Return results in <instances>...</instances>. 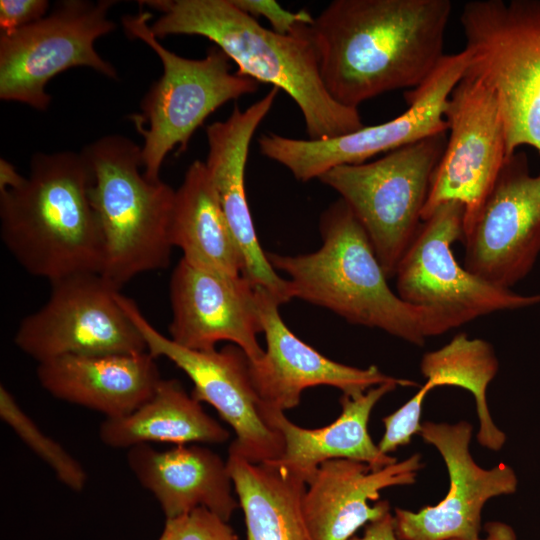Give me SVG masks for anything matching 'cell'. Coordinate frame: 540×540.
Segmentation results:
<instances>
[{
    "label": "cell",
    "instance_id": "cell-30",
    "mask_svg": "<svg viewBox=\"0 0 540 540\" xmlns=\"http://www.w3.org/2000/svg\"><path fill=\"white\" fill-rule=\"evenodd\" d=\"M242 11L252 17H264L270 24L271 30L279 34H290L300 25H311L312 15L306 10L292 12L283 9L274 0H232Z\"/></svg>",
    "mask_w": 540,
    "mask_h": 540
},
{
    "label": "cell",
    "instance_id": "cell-8",
    "mask_svg": "<svg viewBox=\"0 0 540 540\" xmlns=\"http://www.w3.org/2000/svg\"><path fill=\"white\" fill-rule=\"evenodd\" d=\"M446 142V132L438 133L372 162L335 167L319 178L351 208L387 278L395 277L423 222L422 211Z\"/></svg>",
    "mask_w": 540,
    "mask_h": 540
},
{
    "label": "cell",
    "instance_id": "cell-25",
    "mask_svg": "<svg viewBox=\"0 0 540 540\" xmlns=\"http://www.w3.org/2000/svg\"><path fill=\"white\" fill-rule=\"evenodd\" d=\"M226 462L245 516L246 540H313L302 508L303 479L269 461L251 462L231 445Z\"/></svg>",
    "mask_w": 540,
    "mask_h": 540
},
{
    "label": "cell",
    "instance_id": "cell-22",
    "mask_svg": "<svg viewBox=\"0 0 540 540\" xmlns=\"http://www.w3.org/2000/svg\"><path fill=\"white\" fill-rule=\"evenodd\" d=\"M127 462L138 481L158 500L166 519L203 507L228 522L240 507L233 482L217 453L198 445L158 451L148 444L128 449Z\"/></svg>",
    "mask_w": 540,
    "mask_h": 540
},
{
    "label": "cell",
    "instance_id": "cell-18",
    "mask_svg": "<svg viewBox=\"0 0 540 540\" xmlns=\"http://www.w3.org/2000/svg\"><path fill=\"white\" fill-rule=\"evenodd\" d=\"M255 290L266 349L258 361L249 362V371L263 404L286 411L299 404L305 389L320 385L352 397L384 383L418 386L386 375L374 365L357 368L323 356L288 328L279 312L281 304L272 294L258 286Z\"/></svg>",
    "mask_w": 540,
    "mask_h": 540
},
{
    "label": "cell",
    "instance_id": "cell-9",
    "mask_svg": "<svg viewBox=\"0 0 540 540\" xmlns=\"http://www.w3.org/2000/svg\"><path fill=\"white\" fill-rule=\"evenodd\" d=\"M468 63L465 49L445 55L424 83L405 93L408 108L392 120L320 140L268 133L258 139L260 153L287 168L296 180L307 182L335 167L361 164L380 153L447 132L448 99Z\"/></svg>",
    "mask_w": 540,
    "mask_h": 540
},
{
    "label": "cell",
    "instance_id": "cell-16",
    "mask_svg": "<svg viewBox=\"0 0 540 540\" xmlns=\"http://www.w3.org/2000/svg\"><path fill=\"white\" fill-rule=\"evenodd\" d=\"M418 434L441 454L449 475V489L435 506L417 512L395 509L399 540H472L479 538L481 512L497 496L513 494L518 480L514 470L501 463L492 469L476 464L469 452L472 425L424 422Z\"/></svg>",
    "mask_w": 540,
    "mask_h": 540
},
{
    "label": "cell",
    "instance_id": "cell-29",
    "mask_svg": "<svg viewBox=\"0 0 540 540\" xmlns=\"http://www.w3.org/2000/svg\"><path fill=\"white\" fill-rule=\"evenodd\" d=\"M158 540H239L232 528L206 508L167 519Z\"/></svg>",
    "mask_w": 540,
    "mask_h": 540
},
{
    "label": "cell",
    "instance_id": "cell-3",
    "mask_svg": "<svg viewBox=\"0 0 540 540\" xmlns=\"http://www.w3.org/2000/svg\"><path fill=\"white\" fill-rule=\"evenodd\" d=\"M320 232L322 245L314 252L267 253L273 268L287 275L293 299L417 346L462 326L451 315L411 305L390 289L366 231L341 198L322 213Z\"/></svg>",
    "mask_w": 540,
    "mask_h": 540
},
{
    "label": "cell",
    "instance_id": "cell-14",
    "mask_svg": "<svg viewBox=\"0 0 540 540\" xmlns=\"http://www.w3.org/2000/svg\"><path fill=\"white\" fill-rule=\"evenodd\" d=\"M119 301L142 334L147 352L154 358L165 357L192 381L191 395L212 405L236 434L230 444L254 463L281 457L284 441L261 412L260 400L251 380L249 360L242 349L229 344L221 350L196 351L182 347L160 333L130 298L120 294Z\"/></svg>",
    "mask_w": 540,
    "mask_h": 540
},
{
    "label": "cell",
    "instance_id": "cell-10",
    "mask_svg": "<svg viewBox=\"0 0 540 540\" xmlns=\"http://www.w3.org/2000/svg\"><path fill=\"white\" fill-rule=\"evenodd\" d=\"M113 0H65L42 19L0 35V98L46 110V85L73 67H89L117 79L115 67L103 59L95 41L115 29L108 18Z\"/></svg>",
    "mask_w": 540,
    "mask_h": 540
},
{
    "label": "cell",
    "instance_id": "cell-5",
    "mask_svg": "<svg viewBox=\"0 0 540 540\" xmlns=\"http://www.w3.org/2000/svg\"><path fill=\"white\" fill-rule=\"evenodd\" d=\"M81 153L91 171L89 198L104 241L100 274L120 290L139 274L167 268L175 190L145 178L141 148L125 136L101 137Z\"/></svg>",
    "mask_w": 540,
    "mask_h": 540
},
{
    "label": "cell",
    "instance_id": "cell-28",
    "mask_svg": "<svg viewBox=\"0 0 540 540\" xmlns=\"http://www.w3.org/2000/svg\"><path fill=\"white\" fill-rule=\"evenodd\" d=\"M0 416L26 445L50 466L65 486L77 492L84 489L87 475L80 463L59 443L43 433L3 385L0 387Z\"/></svg>",
    "mask_w": 540,
    "mask_h": 540
},
{
    "label": "cell",
    "instance_id": "cell-34",
    "mask_svg": "<svg viewBox=\"0 0 540 540\" xmlns=\"http://www.w3.org/2000/svg\"><path fill=\"white\" fill-rule=\"evenodd\" d=\"M22 177L10 162L0 159V190L14 187Z\"/></svg>",
    "mask_w": 540,
    "mask_h": 540
},
{
    "label": "cell",
    "instance_id": "cell-33",
    "mask_svg": "<svg viewBox=\"0 0 540 540\" xmlns=\"http://www.w3.org/2000/svg\"><path fill=\"white\" fill-rule=\"evenodd\" d=\"M486 537L472 540H518L514 529L503 522L493 521L485 525ZM463 540V539H452Z\"/></svg>",
    "mask_w": 540,
    "mask_h": 540
},
{
    "label": "cell",
    "instance_id": "cell-7",
    "mask_svg": "<svg viewBox=\"0 0 540 540\" xmlns=\"http://www.w3.org/2000/svg\"><path fill=\"white\" fill-rule=\"evenodd\" d=\"M460 22L466 72L497 98L506 158L523 145L540 152V0H473Z\"/></svg>",
    "mask_w": 540,
    "mask_h": 540
},
{
    "label": "cell",
    "instance_id": "cell-27",
    "mask_svg": "<svg viewBox=\"0 0 540 540\" xmlns=\"http://www.w3.org/2000/svg\"><path fill=\"white\" fill-rule=\"evenodd\" d=\"M498 360L492 346L465 333L455 335L443 347L424 354L420 368L426 383L407 401L414 412L422 411L426 395L438 386H457L472 393L479 419L478 442L490 450H500L506 435L491 418L486 392L498 371Z\"/></svg>",
    "mask_w": 540,
    "mask_h": 540
},
{
    "label": "cell",
    "instance_id": "cell-32",
    "mask_svg": "<svg viewBox=\"0 0 540 540\" xmlns=\"http://www.w3.org/2000/svg\"><path fill=\"white\" fill-rule=\"evenodd\" d=\"M349 540H399L395 532L394 516L388 512L383 517L368 523L361 537L353 536Z\"/></svg>",
    "mask_w": 540,
    "mask_h": 540
},
{
    "label": "cell",
    "instance_id": "cell-6",
    "mask_svg": "<svg viewBox=\"0 0 540 540\" xmlns=\"http://www.w3.org/2000/svg\"><path fill=\"white\" fill-rule=\"evenodd\" d=\"M151 17L141 10L124 16L122 25L128 37L143 41L158 55L163 67L161 77L142 98L141 112L130 117L144 139L143 174L157 182L170 151L176 147L178 153L185 151L193 133L210 114L228 101L256 92L258 82L231 72L230 58L215 45L201 59L168 50L152 33L148 24Z\"/></svg>",
    "mask_w": 540,
    "mask_h": 540
},
{
    "label": "cell",
    "instance_id": "cell-2",
    "mask_svg": "<svg viewBox=\"0 0 540 540\" xmlns=\"http://www.w3.org/2000/svg\"><path fill=\"white\" fill-rule=\"evenodd\" d=\"M141 2L161 13L150 25L157 39L205 37L236 63L240 75L286 92L302 113L309 139L333 138L364 127L358 109L340 104L326 89L309 25L279 34L232 0Z\"/></svg>",
    "mask_w": 540,
    "mask_h": 540
},
{
    "label": "cell",
    "instance_id": "cell-21",
    "mask_svg": "<svg viewBox=\"0 0 540 540\" xmlns=\"http://www.w3.org/2000/svg\"><path fill=\"white\" fill-rule=\"evenodd\" d=\"M36 374L53 397L101 412L106 418L134 412L162 379L156 358L148 352L60 356L39 362Z\"/></svg>",
    "mask_w": 540,
    "mask_h": 540
},
{
    "label": "cell",
    "instance_id": "cell-1",
    "mask_svg": "<svg viewBox=\"0 0 540 540\" xmlns=\"http://www.w3.org/2000/svg\"><path fill=\"white\" fill-rule=\"evenodd\" d=\"M449 0H334L309 25L321 76L340 104L417 88L443 57Z\"/></svg>",
    "mask_w": 540,
    "mask_h": 540
},
{
    "label": "cell",
    "instance_id": "cell-31",
    "mask_svg": "<svg viewBox=\"0 0 540 540\" xmlns=\"http://www.w3.org/2000/svg\"><path fill=\"white\" fill-rule=\"evenodd\" d=\"M47 0H1L0 30L10 33L46 16Z\"/></svg>",
    "mask_w": 540,
    "mask_h": 540
},
{
    "label": "cell",
    "instance_id": "cell-4",
    "mask_svg": "<svg viewBox=\"0 0 540 540\" xmlns=\"http://www.w3.org/2000/svg\"><path fill=\"white\" fill-rule=\"evenodd\" d=\"M83 154L38 153L28 177L0 190L1 239L20 266L49 282L101 273L104 241Z\"/></svg>",
    "mask_w": 540,
    "mask_h": 540
},
{
    "label": "cell",
    "instance_id": "cell-26",
    "mask_svg": "<svg viewBox=\"0 0 540 540\" xmlns=\"http://www.w3.org/2000/svg\"><path fill=\"white\" fill-rule=\"evenodd\" d=\"M101 441L116 449L150 442L223 443L230 433L210 417L201 402L176 379H161L153 395L134 412L106 418L100 425Z\"/></svg>",
    "mask_w": 540,
    "mask_h": 540
},
{
    "label": "cell",
    "instance_id": "cell-11",
    "mask_svg": "<svg viewBox=\"0 0 540 540\" xmlns=\"http://www.w3.org/2000/svg\"><path fill=\"white\" fill-rule=\"evenodd\" d=\"M46 303L20 322L14 343L38 363L66 355L147 352L145 340L119 301L120 290L100 273L50 282Z\"/></svg>",
    "mask_w": 540,
    "mask_h": 540
},
{
    "label": "cell",
    "instance_id": "cell-23",
    "mask_svg": "<svg viewBox=\"0 0 540 540\" xmlns=\"http://www.w3.org/2000/svg\"><path fill=\"white\" fill-rule=\"evenodd\" d=\"M400 384L384 383L352 397L342 395L341 413L331 424L306 429L292 423L284 411L262 403L261 412L266 422L283 437L281 457L269 461L303 479L306 484L318 467L331 459H351L366 463L372 470L382 469L397 462L375 445L368 432V421L377 402Z\"/></svg>",
    "mask_w": 540,
    "mask_h": 540
},
{
    "label": "cell",
    "instance_id": "cell-15",
    "mask_svg": "<svg viewBox=\"0 0 540 540\" xmlns=\"http://www.w3.org/2000/svg\"><path fill=\"white\" fill-rule=\"evenodd\" d=\"M464 267L486 282L510 289L540 255V173L515 152L504 165L472 226L464 233Z\"/></svg>",
    "mask_w": 540,
    "mask_h": 540
},
{
    "label": "cell",
    "instance_id": "cell-17",
    "mask_svg": "<svg viewBox=\"0 0 540 540\" xmlns=\"http://www.w3.org/2000/svg\"><path fill=\"white\" fill-rule=\"evenodd\" d=\"M169 295V338L178 345L212 351L227 341L242 349L249 362L263 356L256 290L245 276L205 270L181 258L171 274Z\"/></svg>",
    "mask_w": 540,
    "mask_h": 540
},
{
    "label": "cell",
    "instance_id": "cell-12",
    "mask_svg": "<svg viewBox=\"0 0 540 540\" xmlns=\"http://www.w3.org/2000/svg\"><path fill=\"white\" fill-rule=\"evenodd\" d=\"M465 207L441 204L424 220L396 270L397 294L405 302L443 311L465 325L494 312L540 304V294L501 288L462 267L451 246L463 238Z\"/></svg>",
    "mask_w": 540,
    "mask_h": 540
},
{
    "label": "cell",
    "instance_id": "cell-19",
    "mask_svg": "<svg viewBox=\"0 0 540 540\" xmlns=\"http://www.w3.org/2000/svg\"><path fill=\"white\" fill-rule=\"evenodd\" d=\"M279 90L272 87L245 110L235 106L224 121L206 127L209 146L206 167L217 192L230 230L244 259L245 276L262 287L280 304L293 299L288 279L282 278L268 260L255 231L245 188V169L251 140L271 110Z\"/></svg>",
    "mask_w": 540,
    "mask_h": 540
},
{
    "label": "cell",
    "instance_id": "cell-20",
    "mask_svg": "<svg viewBox=\"0 0 540 540\" xmlns=\"http://www.w3.org/2000/svg\"><path fill=\"white\" fill-rule=\"evenodd\" d=\"M420 454H413L379 470L351 459L323 462L307 483L302 508L313 540H349L362 526L388 512L387 501H377L380 491L410 485L422 468Z\"/></svg>",
    "mask_w": 540,
    "mask_h": 540
},
{
    "label": "cell",
    "instance_id": "cell-13",
    "mask_svg": "<svg viewBox=\"0 0 540 540\" xmlns=\"http://www.w3.org/2000/svg\"><path fill=\"white\" fill-rule=\"evenodd\" d=\"M449 136L433 174L422 221L443 203L465 207L463 235L472 226L506 161L504 124L491 88L465 73L445 110Z\"/></svg>",
    "mask_w": 540,
    "mask_h": 540
},
{
    "label": "cell",
    "instance_id": "cell-24",
    "mask_svg": "<svg viewBox=\"0 0 540 540\" xmlns=\"http://www.w3.org/2000/svg\"><path fill=\"white\" fill-rule=\"evenodd\" d=\"M170 241L187 263L209 271L240 276L241 250L230 230L205 162L193 161L175 190Z\"/></svg>",
    "mask_w": 540,
    "mask_h": 540
}]
</instances>
